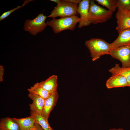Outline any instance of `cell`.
<instances>
[{
	"label": "cell",
	"instance_id": "cell-9",
	"mask_svg": "<svg viewBox=\"0 0 130 130\" xmlns=\"http://www.w3.org/2000/svg\"><path fill=\"white\" fill-rule=\"evenodd\" d=\"M112 48L130 46V28L122 31L117 38L110 43Z\"/></svg>",
	"mask_w": 130,
	"mask_h": 130
},
{
	"label": "cell",
	"instance_id": "cell-15",
	"mask_svg": "<svg viewBox=\"0 0 130 130\" xmlns=\"http://www.w3.org/2000/svg\"><path fill=\"white\" fill-rule=\"evenodd\" d=\"M0 130H21L17 122L13 118L6 117L1 118Z\"/></svg>",
	"mask_w": 130,
	"mask_h": 130
},
{
	"label": "cell",
	"instance_id": "cell-21",
	"mask_svg": "<svg viewBox=\"0 0 130 130\" xmlns=\"http://www.w3.org/2000/svg\"><path fill=\"white\" fill-rule=\"evenodd\" d=\"M33 1L32 0H25L23 4L21 6H18L10 10L4 12L0 16V21H1L8 16L11 14L16 10L23 7L29 2Z\"/></svg>",
	"mask_w": 130,
	"mask_h": 130
},
{
	"label": "cell",
	"instance_id": "cell-27",
	"mask_svg": "<svg viewBox=\"0 0 130 130\" xmlns=\"http://www.w3.org/2000/svg\"><path fill=\"white\" fill-rule=\"evenodd\" d=\"M50 1L53 2L55 3H56L57 4L59 3L60 1L61 0H50Z\"/></svg>",
	"mask_w": 130,
	"mask_h": 130
},
{
	"label": "cell",
	"instance_id": "cell-25",
	"mask_svg": "<svg viewBox=\"0 0 130 130\" xmlns=\"http://www.w3.org/2000/svg\"><path fill=\"white\" fill-rule=\"evenodd\" d=\"M108 130H125L124 129L121 128H112L110 129H109Z\"/></svg>",
	"mask_w": 130,
	"mask_h": 130
},
{
	"label": "cell",
	"instance_id": "cell-5",
	"mask_svg": "<svg viewBox=\"0 0 130 130\" xmlns=\"http://www.w3.org/2000/svg\"><path fill=\"white\" fill-rule=\"evenodd\" d=\"M47 16L44 15L43 13H40L32 20H26L24 23V30L28 32L33 36L43 31L47 25L45 21Z\"/></svg>",
	"mask_w": 130,
	"mask_h": 130
},
{
	"label": "cell",
	"instance_id": "cell-8",
	"mask_svg": "<svg viewBox=\"0 0 130 130\" xmlns=\"http://www.w3.org/2000/svg\"><path fill=\"white\" fill-rule=\"evenodd\" d=\"M59 97L57 90L50 94V96L45 100L42 111L41 115L48 120L50 114L56 105Z\"/></svg>",
	"mask_w": 130,
	"mask_h": 130
},
{
	"label": "cell",
	"instance_id": "cell-26",
	"mask_svg": "<svg viewBox=\"0 0 130 130\" xmlns=\"http://www.w3.org/2000/svg\"><path fill=\"white\" fill-rule=\"evenodd\" d=\"M121 11L122 12H123L125 14L130 17V11H123L121 10Z\"/></svg>",
	"mask_w": 130,
	"mask_h": 130
},
{
	"label": "cell",
	"instance_id": "cell-24",
	"mask_svg": "<svg viewBox=\"0 0 130 130\" xmlns=\"http://www.w3.org/2000/svg\"><path fill=\"white\" fill-rule=\"evenodd\" d=\"M66 1L77 4H79L81 1L80 0H65Z\"/></svg>",
	"mask_w": 130,
	"mask_h": 130
},
{
	"label": "cell",
	"instance_id": "cell-12",
	"mask_svg": "<svg viewBox=\"0 0 130 130\" xmlns=\"http://www.w3.org/2000/svg\"><path fill=\"white\" fill-rule=\"evenodd\" d=\"M28 97L32 101L29 104L31 111L41 114L44 106L45 100L38 95L29 93Z\"/></svg>",
	"mask_w": 130,
	"mask_h": 130
},
{
	"label": "cell",
	"instance_id": "cell-22",
	"mask_svg": "<svg viewBox=\"0 0 130 130\" xmlns=\"http://www.w3.org/2000/svg\"><path fill=\"white\" fill-rule=\"evenodd\" d=\"M4 70V66L1 65H0V82H2L3 80V76Z\"/></svg>",
	"mask_w": 130,
	"mask_h": 130
},
{
	"label": "cell",
	"instance_id": "cell-2",
	"mask_svg": "<svg viewBox=\"0 0 130 130\" xmlns=\"http://www.w3.org/2000/svg\"><path fill=\"white\" fill-rule=\"evenodd\" d=\"M79 18L77 15L66 17H61L56 19H53L50 21H47V25L51 27L53 32L56 34L64 30H75L77 24L78 23Z\"/></svg>",
	"mask_w": 130,
	"mask_h": 130
},
{
	"label": "cell",
	"instance_id": "cell-6",
	"mask_svg": "<svg viewBox=\"0 0 130 130\" xmlns=\"http://www.w3.org/2000/svg\"><path fill=\"white\" fill-rule=\"evenodd\" d=\"M109 55L119 60L122 63V67H130V46L112 48Z\"/></svg>",
	"mask_w": 130,
	"mask_h": 130
},
{
	"label": "cell",
	"instance_id": "cell-7",
	"mask_svg": "<svg viewBox=\"0 0 130 130\" xmlns=\"http://www.w3.org/2000/svg\"><path fill=\"white\" fill-rule=\"evenodd\" d=\"M90 2L89 0H83L78 4L77 13L80 16L78 26L79 28L88 26L91 24L89 19Z\"/></svg>",
	"mask_w": 130,
	"mask_h": 130
},
{
	"label": "cell",
	"instance_id": "cell-4",
	"mask_svg": "<svg viewBox=\"0 0 130 130\" xmlns=\"http://www.w3.org/2000/svg\"><path fill=\"white\" fill-rule=\"evenodd\" d=\"M78 4L61 0L47 16L53 19L59 17H64L78 15L77 13Z\"/></svg>",
	"mask_w": 130,
	"mask_h": 130
},
{
	"label": "cell",
	"instance_id": "cell-13",
	"mask_svg": "<svg viewBox=\"0 0 130 130\" xmlns=\"http://www.w3.org/2000/svg\"><path fill=\"white\" fill-rule=\"evenodd\" d=\"M57 76L53 75L39 83L42 88L51 94L57 90Z\"/></svg>",
	"mask_w": 130,
	"mask_h": 130
},
{
	"label": "cell",
	"instance_id": "cell-19",
	"mask_svg": "<svg viewBox=\"0 0 130 130\" xmlns=\"http://www.w3.org/2000/svg\"><path fill=\"white\" fill-rule=\"evenodd\" d=\"M99 4L107 7L112 12L115 11L117 7L116 0H96Z\"/></svg>",
	"mask_w": 130,
	"mask_h": 130
},
{
	"label": "cell",
	"instance_id": "cell-1",
	"mask_svg": "<svg viewBox=\"0 0 130 130\" xmlns=\"http://www.w3.org/2000/svg\"><path fill=\"white\" fill-rule=\"evenodd\" d=\"M85 45L89 50L93 61L105 55H109L111 49L110 44L100 38H92L86 40Z\"/></svg>",
	"mask_w": 130,
	"mask_h": 130
},
{
	"label": "cell",
	"instance_id": "cell-23",
	"mask_svg": "<svg viewBox=\"0 0 130 130\" xmlns=\"http://www.w3.org/2000/svg\"><path fill=\"white\" fill-rule=\"evenodd\" d=\"M34 130H44L38 123L36 122L35 124Z\"/></svg>",
	"mask_w": 130,
	"mask_h": 130
},
{
	"label": "cell",
	"instance_id": "cell-20",
	"mask_svg": "<svg viewBox=\"0 0 130 130\" xmlns=\"http://www.w3.org/2000/svg\"><path fill=\"white\" fill-rule=\"evenodd\" d=\"M118 8L122 11H130V0H116Z\"/></svg>",
	"mask_w": 130,
	"mask_h": 130
},
{
	"label": "cell",
	"instance_id": "cell-3",
	"mask_svg": "<svg viewBox=\"0 0 130 130\" xmlns=\"http://www.w3.org/2000/svg\"><path fill=\"white\" fill-rule=\"evenodd\" d=\"M113 13L98 5L90 0L89 19L91 23L96 24L106 22L112 17Z\"/></svg>",
	"mask_w": 130,
	"mask_h": 130
},
{
	"label": "cell",
	"instance_id": "cell-17",
	"mask_svg": "<svg viewBox=\"0 0 130 130\" xmlns=\"http://www.w3.org/2000/svg\"><path fill=\"white\" fill-rule=\"evenodd\" d=\"M29 93L38 95L45 100L50 95L48 91L44 89L39 85V82H37L27 89Z\"/></svg>",
	"mask_w": 130,
	"mask_h": 130
},
{
	"label": "cell",
	"instance_id": "cell-10",
	"mask_svg": "<svg viewBox=\"0 0 130 130\" xmlns=\"http://www.w3.org/2000/svg\"><path fill=\"white\" fill-rule=\"evenodd\" d=\"M116 17L117 24L116 29L118 34L124 30L130 28V17L118 8Z\"/></svg>",
	"mask_w": 130,
	"mask_h": 130
},
{
	"label": "cell",
	"instance_id": "cell-11",
	"mask_svg": "<svg viewBox=\"0 0 130 130\" xmlns=\"http://www.w3.org/2000/svg\"><path fill=\"white\" fill-rule=\"evenodd\" d=\"M106 86L108 89L129 86V83L126 78L120 75L111 76L106 81Z\"/></svg>",
	"mask_w": 130,
	"mask_h": 130
},
{
	"label": "cell",
	"instance_id": "cell-18",
	"mask_svg": "<svg viewBox=\"0 0 130 130\" xmlns=\"http://www.w3.org/2000/svg\"><path fill=\"white\" fill-rule=\"evenodd\" d=\"M30 114L34 117L36 122L44 130H54L49 125L48 120L43 117L41 114L31 111Z\"/></svg>",
	"mask_w": 130,
	"mask_h": 130
},
{
	"label": "cell",
	"instance_id": "cell-14",
	"mask_svg": "<svg viewBox=\"0 0 130 130\" xmlns=\"http://www.w3.org/2000/svg\"><path fill=\"white\" fill-rule=\"evenodd\" d=\"M19 124L21 130H29L34 129L36 123L34 117L30 116L22 118H13Z\"/></svg>",
	"mask_w": 130,
	"mask_h": 130
},
{
	"label": "cell",
	"instance_id": "cell-16",
	"mask_svg": "<svg viewBox=\"0 0 130 130\" xmlns=\"http://www.w3.org/2000/svg\"><path fill=\"white\" fill-rule=\"evenodd\" d=\"M111 76L120 75L124 77L127 80L130 89V67H120L119 64H116L115 66L109 70Z\"/></svg>",
	"mask_w": 130,
	"mask_h": 130
},
{
	"label": "cell",
	"instance_id": "cell-28",
	"mask_svg": "<svg viewBox=\"0 0 130 130\" xmlns=\"http://www.w3.org/2000/svg\"><path fill=\"white\" fill-rule=\"evenodd\" d=\"M34 130V129H33V130Z\"/></svg>",
	"mask_w": 130,
	"mask_h": 130
}]
</instances>
